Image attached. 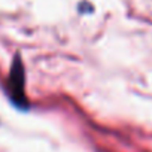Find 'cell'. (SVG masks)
I'll return each mask as SVG.
<instances>
[{"instance_id": "6da1fadb", "label": "cell", "mask_w": 152, "mask_h": 152, "mask_svg": "<svg viewBox=\"0 0 152 152\" xmlns=\"http://www.w3.org/2000/svg\"><path fill=\"white\" fill-rule=\"evenodd\" d=\"M20 58H15L9 81H8V94L15 103V106H23L26 104V96H24V70Z\"/></svg>"}]
</instances>
